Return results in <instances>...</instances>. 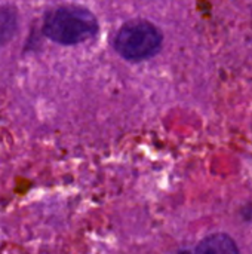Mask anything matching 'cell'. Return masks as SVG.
Masks as SVG:
<instances>
[{
  "instance_id": "1",
  "label": "cell",
  "mask_w": 252,
  "mask_h": 254,
  "mask_svg": "<svg viewBox=\"0 0 252 254\" xmlns=\"http://www.w3.org/2000/svg\"><path fill=\"white\" fill-rule=\"evenodd\" d=\"M100 30L97 16L79 4H61L50 9L43 19L45 36L64 46L83 43L97 36Z\"/></svg>"
},
{
  "instance_id": "3",
  "label": "cell",
  "mask_w": 252,
  "mask_h": 254,
  "mask_svg": "<svg viewBox=\"0 0 252 254\" xmlns=\"http://www.w3.org/2000/svg\"><path fill=\"white\" fill-rule=\"evenodd\" d=\"M196 254H239V252L232 238L224 234H217L205 238L199 244Z\"/></svg>"
},
{
  "instance_id": "5",
  "label": "cell",
  "mask_w": 252,
  "mask_h": 254,
  "mask_svg": "<svg viewBox=\"0 0 252 254\" xmlns=\"http://www.w3.org/2000/svg\"><path fill=\"white\" fill-rule=\"evenodd\" d=\"M181 254H187V253H181Z\"/></svg>"
},
{
  "instance_id": "2",
  "label": "cell",
  "mask_w": 252,
  "mask_h": 254,
  "mask_svg": "<svg viewBox=\"0 0 252 254\" xmlns=\"http://www.w3.org/2000/svg\"><path fill=\"white\" fill-rule=\"evenodd\" d=\"M163 43V34L157 25L147 19L125 22L114 36V49L126 61L140 63L156 55Z\"/></svg>"
},
{
  "instance_id": "4",
  "label": "cell",
  "mask_w": 252,
  "mask_h": 254,
  "mask_svg": "<svg viewBox=\"0 0 252 254\" xmlns=\"http://www.w3.org/2000/svg\"><path fill=\"white\" fill-rule=\"evenodd\" d=\"M18 30V12L12 6H0V48L9 43Z\"/></svg>"
}]
</instances>
